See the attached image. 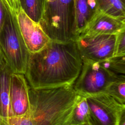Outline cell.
<instances>
[{"instance_id":"obj_1","label":"cell","mask_w":125,"mask_h":125,"mask_svg":"<svg viewBox=\"0 0 125 125\" xmlns=\"http://www.w3.org/2000/svg\"><path fill=\"white\" fill-rule=\"evenodd\" d=\"M82 64L76 40L51 41L40 51L30 53L24 75L29 86L33 88L72 84Z\"/></svg>"},{"instance_id":"obj_2","label":"cell","mask_w":125,"mask_h":125,"mask_svg":"<svg viewBox=\"0 0 125 125\" xmlns=\"http://www.w3.org/2000/svg\"><path fill=\"white\" fill-rule=\"evenodd\" d=\"M28 93L34 125H70L78 96L73 84L41 88L29 86Z\"/></svg>"},{"instance_id":"obj_3","label":"cell","mask_w":125,"mask_h":125,"mask_svg":"<svg viewBox=\"0 0 125 125\" xmlns=\"http://www.w3.org/2000/svg\"><path fill=\"white\" fill-rule=\"evenodd\" d=\"M39 23L52 41L76 40L74 0H45Z\"/></svg>"},{"instance_id":"obj_4","label":"cell","mask_w":125,"mask_h":125,"mask_svg":"<svg viewBox=\"0 0 125 125\" xmlns=\"http://www.w3.org/2000/svg\"><path fill=\"white\" fill-rule=\"evenodd\" d=\"M0 46L4 59L12 72L24 74L30 53L21 35L16 14L7 9L0 32Z\"/></svg>"},{"instance_id":"obj_5","label":"cell","mask_w":125,"mask_h":125,"mask_svg":"<svg viewBox=\"0 0 125 125\" xmlns=\"http://www.w3.org/2000/svg\"><path fill=\"white\" fill-rule=\"evenodd\" d=\"M82 60L81 70L73 83L74 89L78 94L87 96L104 93L109 85L119 79L99 62Z\"/></svg>"},{"instance_id":"obj_6","label":"cell","mask_w":125,"mask_h":125,"mask_svg":"<svg viewBox=\"0 0 125 125\" xmlns=\"http://www.w3.org/2000/svg\"><path fill=\"white\" fill-rule=\"evenodd\" d=\"M88 106L89 125H118L125 105L105 93L85 96Z\"/></svg>"},{"instance_id":"obj_7","label":"cell","mask_w":125,"mask_h":125,"mask_svg":"<svg viewBox=\"0 0 125 125\" xmlns=\"http://www.w3.org/2000/svg\"><path fill=\"white\" fill-rule=\"evenodd\" d=\"M116 35L98 34L78 37L76 41L82 59L100 62L113 57Z\"/></svg>"},{"instance_id":"obj_8","label":"cell","mask_w":125,"mask_h":125,"mask_svg":"<svg viewBox=\"0 0 125 125\" xmlns=\"http://www.w3.org/2000/svg\"><path fill=\"white\" fill-rule=\"evenodd\" d=\"M16 18L21 35L30 54L40 51L51 41L40 24L29 17L21 8L17 12Z\"/></svg>"},{"instance_id":"obj_9","label":"cell","mask_w":125,"mask_h":125,"mask_svg":"<svg viewBox=\"0 0 125 125\" xmlns=\"http://www.w3.org/2000/svg\"><path fill=\"white\" fill-rule=\"evenodd\" d=\"M29 85L22 74L12 73L10 80L9 99L13 116H21L30 112Z\"/></svg>"},{"instance_id":"obj_10","label":"cell","mask_w":125,"mask_h":125,"mask_svg":"<svg viewBox=\"0 0 125 125\" xmlns=\"http://www.w3.org/2000/svg\"><path fill=\"white\" fill-rule=\"evenodd\" d=\"M124 30L125 18L114 17L99 9L79 36L98 34L116 35Z\"/></svg>"},{"instance_id":"obj_11","label":"cell","mask_w":125,"mask_h":125,"mask_svg":"<svg viewBox=\"0 0 125 125\" xmlns=\"http://www.w3.org/2000/svg\"><path fill=\"white\" fill-rule=\"evenodd\" d=\"M74 34L77 38L99 10L96 0H74Z\"/></svg>"},{"instance_id":"obj_12","label":"cell","mask_w":125,"mask_h":125,"mask_svg":"<svg viewBox=\"0 0 125 125\" xmlns=\"http://www.w3.org/2000/svg\"><path fill=\"white\" fill-rule=\"evenodd\" d=\"M12 73L4 59L0 64V116L3 118L13 116L9 99L10 80Z\"/></svg>"},{"instance_id":"obj_13","label":"cell","mask_w":125,"mask_h":125,"mask_svg":"<svg viewBox=\"0 0 125 125\" xmlns=\"http://www.w3.org/2000/svg\"><path fill=\"white\" fill-rule=\"evenodd\" d=\"M88 106L85 97L78 94L70 121V125H82L88 123Z\"/></svg>"},{"instance_id":"obj_14","label":"cell","mask_w":125,"mask_h":125,"mask_svg":"<svg viewBox=\"0 0 125 125\" xmlns=\"http://www.w3.org/2000/svg\"><path fill=\"white\" fill-rule=\"evenodd\" d=\"M99 10L110 16L125 18V0H96Z\"/></svg>"},{"instance_id":"obj_15","label":"cell","mask_w":125,"mask_h":125,"mask_svg":"<svg viewBox=\"0 0 125 125\" xmlns=\"http://www.w3.org/2000/svg\"><path fill=\"white\" fill-rule=\"evenodd\" d=\"M21 8L27 15L40 22L43 10L45 0H19Z\"/></svg>"},{"instance_id":"obj_16","label":"cell","mask_w":125,"mask_h":125,"mask_svg":"<svg viewBox=\"0 0 125 125\" xmlns=\"http://www.w3.org/2000/svg\"><path fill=\"white\" fill-rule=\"evenodd\" d=\"M99 62L116 77L125 78V56H113Z\"/></svg>"},{"instance_id":"obj_17","label":"cell","mask_w":125,"mask_h":125,"mask_svg":"<svg viewBox=\"0 0 125 125\" xmlns=\"http://www.w3.org/2000/svg\"><path fill=\"white\" fill-rule=\"evenodd\" d=\"M120 104L125 105V78H119L107 87L104 92Z\"/></svg>"},{"instance_id":"obj_18","label":"cell","mask_w":125,"mask_h":125,"mask_svg":"<svg viewBox=\"0 0 125 125\" xmlns=\"http://www.w3.org/2000/svg\"><path fill=\"white\" fill-rule=\"evenodd\" d=\"M3 118L9 125H34L30 111L23 115L12 116Z\"/></svg>"},{"instance_id":"obj_19","label":"cell","mask_w":125,"mask_h":125,"mask_svg":"<svg viewBox=\"0 0 125 125\" xmlns=\"http://www.w3.org/2000/svg\"><path fill=\"white\" fill-rule=\"evenodd\" d=\"M125 30L116 35V41L113 56H125Z\"/></svg>"},{"instance_id":"obj_20","label":"cell","mask_w":125,"mask_h":125,"mask_svg":"<svg viewBox=\"0 0 125 125\" xmlns=\"http://www.w3.org/2000/svg\"><path fill=\"white\" fill-rule=\"evenodd\" d=\"M7 8L2 0H0V32L3 26Z\"/></svg>"},{"instance_id":"obj_21","label":"cell","mask_w":125,"mask_h":125,"mask_svg":"<svg viewBox=\"0 0 125 125\" xmlns=\"http://www.w3.org/2000/svg\"><path fill=\"white\" fill-rule=\"evenodd\" d=\"M118 125H125V109L122 111L120 115Z\"/></svg>"},{"instance_id":"obj_22","label":"cell","mask_w":125,"mask_h":125,"mask_svg":"<svg viewBox=\"0 0 125 125\" xmlns=\"http://www.w3.org/2000/svg\"><path fill=\"white\" fill-rule=\"evenodd\" d=\"M0 125H9L4 119L1 117L0 118Z\"/></svg>"},{"instance_id":"obj_23","label":"cell","mask_w":125,"mask_h":125,"mask_svg":"<svg viewBox=\"0 0 125 125\" xmlns=\"http://www.w3.org/2000/svg\"><path fill=\"white\" fill-rule=\"evenodd\" d=\"M4 60V57H3V55L0 46V64L1 63V62Z\"/></svg>"},{"instance_id":"obj_24","label":"cell","mask_w":125,"mask_h":125,"mask_svg":"<svg viewBox=\"0 0 125 125\" xmlns=\"http://www.w3.org/2000/svg\"><path fill=\"white\" fill-rule=\"evenodd\" d=\"M2 0L3 2V3L4 4V5H5L6 4V0Z\"/></svg>"},{"instance_id":"obj_25","label":"cell","mask_w":125,"mask_h":125,"mask_svg":"<svg viewBox=\"0 0 125 125\" xmlns=\"http://www.w3.org/2000/svg\"><path fill=\"white\" fill-rule=\"evenodd\" d=\"M82 125H89L88 123H86V124H83Z\"/></svg>"},{"instance_id":"obj_26","label":"cell","mask_w":125,"mask_h":125,"mask_svg":"<svg viewBox=\"0 0 125 125\" xmlns=\"http://www.w3.org/2000/svg\"><path fill=\"white\" fill-rule=\"evenodd\" d=\"M1 117V116H0V117Z\"/></svg>"}]
</instances>
